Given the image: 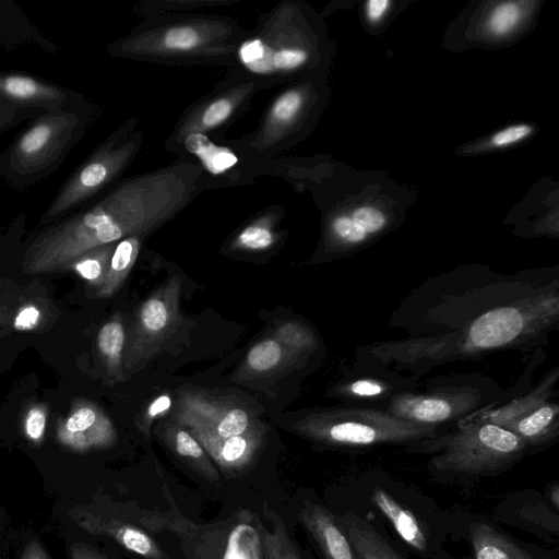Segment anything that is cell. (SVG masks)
Instances as JSON below:
<instances>
[{
    "label": "cell",
    "instance_id": "cell-1",
    "mask_svg": "<svg viewBox=\"0 0 559 559\" xmlns=\"http://www.w3.org/2000/svg\"><path fill=\"white\" fill-rule=\"evenodd\" d=\"M390 321L406 337L367 353L402 370L532 347L558 326V271H450L412 292Z\"/></svg>",
    "mask_w": 559,
    "mask_h": 559
},
{
    "label": "cell",
    "instance_id": "cell-2",
    "mask_svg": "<svg viewBox=\"0 0 559 559\" xmlns=\"http://www.w3.org/2000/svg\"><path fill=\"white\" fill-rule=\"evenodd\" d=\"M169 212V206L140 201V181L126 182L93 206L41 228L23 249L22 271L61 272L80 254L151 228Z\"/></svg>",
    "mask_w": 559,
    "mask_h": 559
},
{
    "label": "cell",
    "instance_id": "cell-3",
    "mask_svg": "<svg viewBox=\"0 0 559 559\" xmlns=\"http://www.w3.org/2000/svg\"><path fill=\"white\" fill-rule=\"evenodd\" d=\"M85 102L40 114L0 153V177L24 191L51 176L85 133Z\"/></svg>",
    "mask_w": 559,
    "mask_h": 559
},
{
    "label": "cell",
    "instance_id": "cell-4",
    "mask_svg": "<svg viewBox=\"0 0 559 559\" xmlns=\"http://www.w3.org/2000/svg\"><path fill=\"white\" fill-rule=\"evenodd\" d=\"M296 429L316 442L348 449L425 442L439 435V426L399 419L368 407H340L307 415Z\"/></svg>",
    "mask_w": 559,
    "mask_h": 559
},
{
    "label": "cell",
    "instance_id": "cell-5",
    "mask_svg": "<svg viewBox=\"0 0 559 559\" xmlns=\"http://www.w3.org/2000/svg\"><path fill=\"white\" fill-rule=\"evenodd\" d=\"M451 435L436 437L439 453L430 466L444 473L488 475L518 462L527 451L525 443L513 432L484 421H460Z\"/></svg>",
    "mask_w": 559,
    "mask_h": 559
},
{
    "label": "cell",
    "instance_id": "cell-6",
    "mask_svg": "<svg viewBox=\"0 0 559 559\" xmlns=\"http://www.w3.org/2000/svg\"><path fill=\"white\" fill-rule=\"evenodd\" d=\"M556 367L530 392L503 406L487 408L464 418L463 421H484L500 426L516 435L527 450L543 448L559 436V404Z\"/></svg>",
    "mask_w": 559,
    "mask_h": 559
},
{
    "label": "cell",
    "instance_id": "cell-7",
    "mask_svg": "<svg viewBox=\"0 0 559 559\" xmlns=\"http://www.w3.org/2000/svg\"><path fill=\"white\" fill-rule=\"evenodd\" d=\"M486 400L479 388L471 385L436 389L427 393L400 391L390 399L384 411L399 419L440 427L490 408Z\"/></svg>",
    "mask_w": 559,
    "mask_h": 559
},
{
    "label": "cell",
    "instance_id": "cell-8",
    "mask_svg": "<svg viewBox=\"0 0 559 559\" xmlns=\"http://www.w3.org/2000/svg\"><path fill=\"white\" fill-rule=\"evenodd\" d=\"M179 289L180 282L174 278L141 306L126 349L123 362L128 369L151 355L153 346L162 343L175 328L179 314Z\"/></svg>",
    "mask_w": 559,
    "mask_h": 559
},
{
    "label": "cell",
    "instance_id": "cell-9",
    "mask_svg": "<svg viewBox=\"0 0 559 559\" xmlns=\"http://www.w3.org/2000/svg\"><path fill=\"white\" fill-rule=\"evenodd\" d=\"M0 100L41 112L84 102L72 88L27 73L4 70H0Z\"/></svg>",
    "mask_w": 559,
    "mask_h": 559
},
{
    "label": "cell",
    "instance_id": "cell-10",
    "mask_svg": "<svg viewBox=\"0 0 559 559\" xmlns=\"http://www.w3.org/2000/svg\"><path fill=\"white\" fill-rule=\"evenodd\" d=\"M177 421L192 435L218 438H229L254 429L243 408L223 406L197 394L182 397Z\"/></svg>",
    "mask_w": 559,
    "mask_h": 559
},
{
    "label": "cell",
    "instance_id": "cell-11",
    "mask_svg": "<svg viewBox=\"0 0 559 559\" xmlns=\"http://www.w3.org/2000/svg\"><path fill=\"white\" fill-rule=\"evenodd\" d=\"M57 439L71 450L86 452L111 445L116 440V431L99 406L76 400L69 414L58 420Z\"/></svg>",
    "mask_w": 559,
    "mask_h": 559
},
{
    "label": "cell",
    "instance_id": "cell-12",
    "mask_svg": "<svg viewBox=\"0 0 559 559\" xmlns=\"http://www.w3.org/2000/svg\"><path fill=\"white\" fill-rule=\"evenodd\" d=\"M70 516L86 532L108 536L146 559H167L158 544L135 524L115 518H103L80 507L70 510Z\"/></svg>",
    "mask_w": 559,
    "mask_h": 559
},
{
    "label": "cell",
    "instance_id": "cell-13",
    "mask_svg": "<svg viewBox=\"0 0 559 559\" xmlns=\"http://www.w3.org/2000/svg\"><path fill=\"white\" fill-rule=\"evenodd\" d=\"M298 518L318 545L323 559H357L337 516L322 504L306 501Z\"/></svg>",
    "mask_w": 559,
    "mask_h": 559
},
{
    "label": "cell",
    "instance_id": "cell-14",
    "mask_svg": "<svg viewBox=\"0 0 559 559\" xmlns=\"http://www.w3.org/2000/svg\"><path fill=\"white\" fill-rule=\"evenodd\" d=\"M192 436L199 441L206 454L227 473L239 472L247 467L261 443L260 432L254 429L229 438L211 437L202 433Z\"/></svg>",
    "mask_w": 559,
    "mask_h": 559
},
{
    "label": "cell",
    "instance_id": "cell-15",
    "mask_svg": "<svg viewBox=\"0 0 559 559\" xmlns=\"http://www.w3.org/2000/svg\"><path fill=\"white\" fill-rule=\"evenodd\" d=\"M27 45H35L49 53L59 50L14 2L0 0V47L12 50Z\"/></svg>",
    "mask_w": 559,
    "mask_h": 559
},
{
    "label": "cell",
    "instance_id": "cell-16",
    "mask_svg": "<svg viewBox=\"0 0 559 559\" xmlns=\"http://www.w3.org/2000/svg\"><path fill=\"white\" fill-rule=\"evenodd\" d=\"M336 516L355 550L357 559H403L379 532L361 516L353 512Z\"/></svg>",
    "mask_w": 559,
    "mask_h": 559
},
{
    "label": "cell",
    "instance_id": "cell-17",
    "mask_svg": "<svg viewBox=\"0 0 559 559\" xmlns=\"http://www.w3.org/2000/svg\"><path fill=\"white\" fill-rule=\"evenodd\" d=\"M370 499L409 547L417 551H426L428 547L426 533L409 510L380 487L372 490Z\"/></svg>",
    "mask_w": 559,
    "mask_h": 559
},
{
    "label": "cell",
    "instance_id": "cell-18",
    "mask_svg": "<svg viewBox=\"0 0 559 559\" xmlns=\"http://www.w3.org/2000/svg\"><path fill=\"white\" fill-rule=\"evenodd\" d=\"M242 63L253 72L266 73L276 70H290L301 66L307 55L296 48L273 49L260 39L246 41L239 49Z\"/></svg>",
    "mask_w": 559,
    "mask_h": 559
},
{
    "label": "cell",
    "instance_id": "cell-19",
    "mask_svg": "<svg viewBox=\"0 0 559 559\" xmlns=\"http://www.w3.org/2000/svg\"><path fill=\"white\" fill-rule=\"evenodd\" d=\"M469 537L475 559H538L485 523H473Z\"/></svg>",
    "mask_w": 559,
    "mask_h": 559
},
{
    "label": "cell",
    "instance_id": "cell-20",
    "mask_svg": "<svg viewBox=\"0 0 559 559\" xmlns=\"http://www.w3.org/2000/svg\"><path fill=\"white\" fill-rule=\"evenodd\" d=\"M163 439L168 447L202 477L214 483L219 476L209 455L199 441L180 425H168Z\"/></svg>",
    "mask_w": 559,
    "mask_h": 559
},
{
    "label": "cell",
    "instance_id": "cell-21",
    "mask_svg": "<svg viewBox=\"0 0 559 559\" xmlns=\"http://www.w3.org/2000/svg\"><path fill=\"white\" fill-rule=\"evenodd\" d=\"M140 249L135 235L128 236L116 243L104 284L95 292L97 297H110L124 283L133 266Z\"/></svg>",
    "mask_w": 559,
    "mask_h": 559
},
{
    "label": "cell",
    "instance_id": "cell-22",
    "mask_svg": "<svg viewBox=\"0 0 559 559\" xmlns=\"http://www.w3.org/2000/svg\"><path fill=\"white\" fill-rule=\"evenodd\" d=\"M263 514L271 523L269 528L259 522L265 559H302L281 515L267 504L263 507Z\"/></svg>",
    "mask_w": 559,
    "mask_h": 559
},
{
    "label": "cell",
    "instance_id": "cell-23",
    "mask_svg": "<svg viewBox=\"0 0 559 559\" xmlns=\"http://www.w3.org/2000/svg\"><path fill=\"white\" fill-rule=\"evenodd\" d=\"M96 342L99 356L108 374L114 379H120L126 342V333L121 319L115 317L107 321L99 329Z\"/></svg>",
    "mask_w": 559,
    "mask_h": 559
},
{
    "label": "cell",
    "instance_id": "cell-24",
    "mask_svg": "<svg viewBox=\"0 0 559 559\" xmlns=\"http://www.w3.org/2000/svg\"><path fill=\"white\" fill-rule=\"evenodd\" d=\"M115 247L116 242L91 249L70 261L63 271H73L96 292L105 282Z\"/></svg>",
    "mask_w": 559,
    "mask_h": 559
},
{
    "label": "cell",
    "instance_id": "cell-25",
    "mask_svg": "<svg viewBox=\"0 0 559 559\" xmlns=\"http://www.w3.org/2000/svg\"><path fill=\"white\" fill-rule=\"evenodd\" d=\"M186 147L197 155L209 171L214 175L225 173L237 163V156L227 147L211 142L204 134L194 132L187 136Z\"/></svg>",
    "mask_w": 559,
    "mask_h": 559
},
{
    "label": "cell",
    "instance_id": "cell-26",
    "mask_svg": "<svg viewBox=\"0 0 559 559\" xmlns=\"http://www.w3.org/2000/svg\"><path fill=\"white\" fill-rule=\"evenodd\" d=\"M336 392L341 397L358 402L391 399L395 394L390 381L372 376L346 381L336 389Z\"/></svg>",
    "mask_w": 559,
    "mask_h": 559
},
{
    "label": "cell",
    "instance_id": "cell-27",
    "mask_svg": "<svg viewBox=\"0 0 559 559\" xmlns=\"http://www.w3.org/2000/svg\"><path fill=\"white\" fill-rule=\"evenodd\" d=\"M283 357V348L275 340H263L247 355V365L254 371L263 372L277 366Z\"/></svg>",
    "mask_w": 559,
    "mask_h": 559
},
{
    "label": "cell",
    "instance_id": "cell-28",
    "mask_svg": "<svg viewBox=\"0 0 559 559\" xmlns=\"http://www.w3.org/2000/svg\"><path fill=\"white\" fill-rule=\"evenodd\" d=\"M48 407L44 403H33L23 415L22 425L25 437L33 443L39 444L45 437Z\"/></svg>",
    "mask_w": 559,
    "mask_h": 559
},
{
    "label": "cell",
    "instance_id": "cell-29",
    "mask_svg": "<svg viewBox=\"0 0 559 559\" xmlns=\"http://www.w3.org/2000/svg\"><path fill=\"white\" fill-rule=\"evenodd\" d=\"M521 12L516 3H501L489 17V29L495 35L507 34L518 24Z\"/></svg>",
    "mask_w": 559,
    "mask_h": 559
},
{
    "label": "cell",
    "instance_id": "cell-30",
    "mask_svg": "<svg viewBox=\"0 0 559 559\" xmlns=\"http://www.w3.org/2000/svg\"><path fill=\"white\" fill-rule=\"evenodd\" d=\"M43 308L35 301H26L14 310L11 326L16 331H34L43 324Z\"/></svg>",
    "mask_w": 559,
    "mask_h": 559
},
{
    "label": "cell",
    "instance_id": "cell-31",
    "mask_svg": "<svg viewBox=\"0 0 559 559\" xmlns=\"http://www.w3.org/2000/svg\"><path fill=\"white\" fill-rule=\"evenodd\" d=\"M331 229L337 240L349 247L358 246L369 238L368 234L346 215L334 218Z\"/></svg>",
    "mask_w": 559,
    "mask_h": 559
},
{
    "label": "cell",
    "instance_id": "cell-32",
    "mask_svg": "<svg viewBox=\"0 0 559 559\" xmlns=\"http://www.w3.org/2000/svg\"><path fill=\"white\" fill-rule=\"evenodd\" d=\"M274 242L272 231L261 225H252L243 229L238 238L239 247L250 250H262L269 248Z\"/></svg>",
    "mask_w": 559,
    "mask_h": 559
},
{
    "label": "cell",
    "instance_id": "cell-33",
    "mask_svg": "<svg viewBox=\"0 0 559 559\" xmlns=\"http://www.w3.org/2000/svg\"><path fill=\"white\" fill-rule=\"evenodd\" d=\"M350 218L360 226L369 237L381 231L386 224L385 215L380 210L372 206H360L356 209L352 213Z\"/></svg>",
    "mask_w": 559,
    "mask_h": 559
},
{
    "label": "cell",
    "instance_id": "cell-34",
    "mask_svg": "<svg viewBox=\"0 0 559 559\" xmlns=\"http://www.w3.org/2000/svg\"><path fill=\"white\" fill-rule=\"evenodd\" d=\"M41 111L13 107L0 100V133L9 131L24 122H29Z\"/></svg>",
    "mask_w": 559,
    "mask_h": 559
},
{
    "label": "cell",
    "instance_id": "cell-35",
    "mask_svg": "<svg viewBox=\"0 0 559 559\" xmlns=\"http://www.w3.org/2000/svg\"><path fill=\"white\" fill-rule=\"evenodd\" d=\"M278 338L288 346L307 349L313 347L316 340L313 334L305 326L296 323H287L277 332Z\"/></svg>",
    "mask_w": 559,
    "mask_h": 559
},
{
    "label": "cell",
    "instance_id": "cell-36",
    "mask_svg": "<svg viewBox=\"0 0 559 559\" xmlns=\"http://www.w3.org/2000/svg\"><path fill=\"white\" fill-rule=\"evenodd\" d=\"M199 41L198 33L189 26L170 28L165 36L164 44L169 49L187 50Z\"/></svg>",
    "mask_w": 559,
    "mask_h": 559
},
{
    "label": "cell",
    "instance_id": "cell-37",
    "mask_svg": "<svg viewBox=\"0 0 559 559\" xmlns=\"http://www.w3.org/2000/svg\"><path fill=\"white\" fill-rule=\"evenodd\" d=\"M300 105V94L295 91L287 92L275 102L272 115L280 121L288 120L297 112Z\"/></svg>",
    "mask_w": 559,
    "mask_h": 559
},
{
    "label": "cell",
    "instance_id": "cell-38",
    "mask_svg": "<svg viewBox=\"0 0 559 559\" xmlns=\"http://www.w3.org/2000/svg\"><path fill=\"white\" fill-rule=\"evenodd\" d=\"M532 132V128L528 124H515L508 127L497 132L491 139V143L495 146H506L512 143L519 142L526 138Z\"/></svg>",
    "mask_w": 559,
    "mask_h": 559
},
{
    "label": "cell",
    "instance_id": "cell-39",
    "mask_svg": "<svg viewBox=\"0 0 559 559\" xmlns=\"http://www.w3.org/2000/svg\"><path fill=\"white\" fill-rule=\"evenodd\" d=\"M231 111V104L225 98L212 103L203 114L202 121L206 127H213L224 121Z\"/></svg>",
    "mask_w": 559,
    "mask_h": 559
},
{
    "label": "cell",
    "instance_id": "cell-40",
    "mask_svg": "<svg viewBox=\"0 0 559 559\" xmlns=\"http://www.w3.org/2000/svg\"><path fill=\"white\" fill-rule=\"evenodd\" d=\"M170 406L171 400L168 395H160L150 404L144 419L146 432L148 431V426L151 421L159 414H164L165 412H167Z\"/></svg>",
    "mask_w": 559,
    "mask_h": 559
},
{
    "label": "cell",
    "instance_id": "cell-41",
    "mask_svg": "<svg viewBox=\"0 0 559 559\" xmlns=\"http://www.w3.org/2000/svg\"><path fill=\"white\" fill-rule=\"evenodd\" d=\"M70 555L71 559H108L103 552L84 543L72 544Z\"/></svg>",
    "mask_w": 559,
    "mask_h": 559
},
{
    "label": "cell",
    "instance_id": "cell-42",
    "mask_svg": "<svg viewBox=\"0 0 559 559\" xmlns=\"http://www.w3.org/2000/svg\"><path fill=\"white\" fill-rule=\"evenodd\" d=\"M389 5L388 0H370L367 2V15L370 21L376 22L382 17Z\"/></svg>",
    "mask_w": 559,
    "mask_h": 559
},
{
    "label": "cell",
    "instance_id": "cell-43",
    "mask_svg": "<svg viewBox=\"0 0 559 559\" xmlns=\"http://www.w3.org/2000/svg\"><path fill=\"white\" fill-rule=\"evenodd\" d=\"M21 559H49L40 545L32 543L24 550Z\"/></svg>",
    "mask_w": 559,
    "mask_h": 559
},
{
    "label": "cell",
    "instance_id": "cell-44",
    "mask_svg": "<svg viewBox=\"0 0 559 559\" xmlns=\"http://www.w3.org/2000/svg\"><path fill=\"white\" fill-rule=\"evenodd\" d=\"M549 499H550V502L554 504V507L556 509H558L559 508V488H558L557 483L552 484V486L550 487Z\"/></svg>",
    "mask_w": 559,
    "mask_h": 559
}]
</instances>
